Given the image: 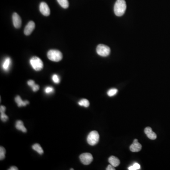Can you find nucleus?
<instances>
[{
    "instance_id": "f257e3e1",
    "label": "nucleus",
    "mask_w": 170,
    "mask_h": 170,
    "mask_svg": "<svg viewBox=\"0 0 170 170\" xmlns=\"http://www.w3.org/2000/svg\"><path fill=\"white\" fill-rule=\"evenodd\" d=\"M126 8L125 0H117L114 6V12L117 16L121 17L124 14Z\"/></svg>"
},
{
    "instance_id": "f03ea898",
    "label": "nucleus",
    "mask_w": 170,
    "mask_h": 170,
    "mask_svg": "<svg viewBox=\"0 0 170 170\" xmlns=\"http://www.w3.org/2000/svg\"><path fill=\"white\" fill-rule=\"evenodd\" d=\"M47 57L49 60L53 61L58 62L62 60V53L57 50H50L47 53Z\"/></svg>"
},
{
    "instance_id": "7ed1b4c3",
    "label": "nucleus",
    "mask_w": 170,
    "mask_h": 170,
    "mask_svg": "<svg viewBox=\"0 0 170 170\" xmlns=\"http://www.w3.org/2000/svg\"><path fill=\"white\" fill-rule=\"evenodd\" d=\"M30 64L34 70L36 71H40L43 68L44 64L42 60L39 58L34 56L31 58Z\"/></svg>"
},
{
    "instance_id": "20e7f679",
    "label": "nucleus",
    "mask_w": 170,
    "mask_h": 170,
    "mask_svg": "<svg viewBox=\"0 0 170 170\" xmlns=\"http://www.w3.org/2000/svg\"><path fill=\"white\" fill-rule=\"evenodd\" d=\"M99 140V135L98 132L94 131L89 134L87 137V141L91 146H95L98 143Z\"/></svg>"
},
{
    "instance_id": "39448f33",
    "label": "nucleus",
    "mask_w": 170,
    "mask_h": 170,
    "mask_svg": "<svg viewBox=\"0 0 170 170\" xmlns=\"http://www.w3.org/2000/svg\"><path fill=\"white\" fill-rule=\"evenodd\" d=\"M110 48L108 46L104 44H99L96 48V52L97 54L103 57H106L110 53Z\"/></svg>"
},
{
    "instance_id": "423d86ee",
    "label": "nucleus",
    "mask_w": 170,
    "mask_h": 170,
    "mask_svg": "<svg viewBox=\"0 0 170 170\" xmlns=\"http://www.w3.org/2000/svg\"><path fill=\"white\" fill-rule=\"evenodd\" d=\"M80 161L83 164L85 165H89L93 160V157L91 154L89 153H83L79 156Z\"/></svg>"
},
{
    "instance_id": "0eeeda50",
    "label": "nucleus",
    "mask_w": 170,
    "mask_h": 170,
    "mask_svg": "<svg viewBox=\"0 0 170 170\" xmlns=\"http://www.w3.org/2000/svg\"><path fill=\"white\" fill-rule=\"evenodd\" d=\"M12 21L13 25L16 29H19L21 26V19L18 14L14 12L12 15Z\"/></svg>"
},
{
    "instance_id": "6e6552de",
    "label": "nucleus",
    "mask_w": 170,
    "mask_h": 170,
    "mask_svg": "<svg viewBox=\"0 0 170 170\" xmlns=\"http://www.w3.org/2000/svg\"><path fill=\"white\" fill-rule=\"evenodd\" d=\"M40 11L45 16H48L50 14V10L47 4L44 2H42L39 6Z\"/></svg>"
},
{
    "instance_id": "1a4fd4ad",
    "label": "nucleus",
    "mask_w": 170,
    "mask_h": 170,
    "mask_svg": "<svg viewBox=\"0 0 170 170\" xmlns=\"http://www.w3.org/2000/svg\"><path fill=\"white\" fill-rule=\"evenodd\" d=\"M35 28V23L32 21L29 22L24 29V33L26 36L30 35Z\"/></svg>"
},
{
    "instance_id": "9d476101",
    "label": "nucleus",
    "mask_w": 170,
    "mask_h": 170,
    "mask_svg": "<svg viewBox=\"0 0 170 170\" xmlns=\"http://www.w3.org/2000/svg\"><path fill=\"white\" fill-rule=\"evenodd\" d=\"M130 150L133 152H138L140 151L142 149V146L139 142L137 139H134V141L132 145H131L130 147Z\"/></svg>"
},
{
    "instance_id": "9b49d317",
    "label": "nucleus",
    "mask_w": 170,
    "mask_h": 170,
    "mask_svg": "<svg viewBox=\"0 0 170 170\" xmlns=\"http://www.w3.org/2000/svg\"><path fill=\"white\" fill-rule=\"evenodd\" d=\"M145 134H146L147 137L149 139H152V140H154L156 139L157 136L156 134L153 131L152 129L150 127H146L145 129Z\"/></svg>"
},
{
    "instance_id": "f8f14e48",
    "label": "nucleus",
    "mask_w": 170,
    "mask_h": 170,
    "mask_svg": "<svg viewBox=\"0 0 170 170\" xmlns=\"http://www.w3.org/2000/svg\"><path fill=\"white\" fill-rule=\"evenodd\" d=\"M16 103L18 104L19 107L22 106H25L27 104H29V102L28 100L23 101L19 96H18L15 98Z\"/></svg>"
},
{
    "instance_id": "ddd939ff",
    "label": "nucleus",
    "mask_w": 170,
    "mask_h": 170,
    "mask_svg": "<svg viewBox=\"0 0 170 170\" xmlns=\"http://www.w3.org/2000/svg\"><path fill=\"white\" fill-rule=\"evenodd\" d=\"M108 161L111 165L115 167H117L120 164V160L114 156H111V157H109Z\"/></svg>"
},
{
    "instance_id": "4468645a",
    "label": "nucleus",
    "mask_w": 170,
    "mask_h": 170,
    "mask_svg": "<svg viewBox=\"0 0 170 170\" xmlns=\"http://www.w3.org/2000/svg\"><path fill=\"white\" fill-rule=\"evenodd\" d=\"M16 128L17 129H18L19 131H21L24 133H26V129L25 126H24V124L23 122L21 121H18L16 122Z\"/></svg>"
},
{
    "instance_id": "2eb2a0df",
    "label": "nucleus",
    "mask_w": 170,
    "mask_h": 170,
    "mask_svg": "<svg viewBox=\"0 0 170 170\" xmlns=\"http://www.w3.org/2000/svg\"><path fill=\"white\" fill-rule=\"evenodd\" d=\"M11 64V60L10 57L6 58L3 64V68L4 71H8L10 69Z\"/></svg>"
},
{
    "instance_id": "dca6fc26",
    "label": "nucleus",
    "mask_w": 170,
    "mask_h": 170,
    "mask_svg": "<svg viewBox=\"0 0 170 170\" xmlns=\"http://www.w3.org/2000/svg\"><path fill=\"white\" fill-rule=\"evenodd\" d=\"M32 149L35 151H36L40 155H42L44 153V151L40 145L39 144H35L32 146Z\"/></svg>"
},
{
    "instance_id": "f3484780",
    "label": "nucleus",
    "mask_w": 170,
    "mask_h": 170,
    "mask_svg": "<svg viewBox=\"0 0 170 170\" xmlns=\"http://www.w3.org/2000/svg\"><path fill=\"white\" fill-rule=\"evenodd\" d=\"M57 1L61 7L64 9H67L68 8L69 4L68 0H57Z\"/></svg>"
},
{
    "instance_id": "a211bd4d",
    "label": "nucleus",
    "mask_w": 170,
    "mask_h": 170,
    "mask_svg": "<svg viewBox=\"0 0 170 170\" xmlns=\"http://www.w3.org/2000/svg\"><path fill=\"white\" fill-rule=\"evenodd\" d=\"M78 104L80 106L85 107H88L89 106V102L88 100L86 99H83L80 100L79 102H78Z\"/></svg>"
},
{
    "instance_id": "6ab92c4d",
    "label": "nucleus",
    "mask_w": 170,
    "mask_h": 170,
    "mask_svg": "<svg viewBox=\"0 0 170 170\" xmlns=\"http://www.w3.org/2000/svg\"><path fill=\"white\" fill-rule=\"evenodd\" d=\"M6 150L5 149L3 146L0 147V160H3L5 157Z\"/></svg>"
},
{
    "instance_id": "aec40b11",
    "label": "nucleus",
    "mask_w": 170,
    "mask_h": 170,
    "mask_svg": "<svg viewBox=\"0 0 170 170\" xmlns=\"http://www.w3.org/2000/svg\"><path fill=\"white\" fill-rule=\"evenodd\" d=\"M118 92V90L116 89H111L107 92V95L109 96H115L117 93Z\"/></svg>"
},
{
    "instance_id": "412c9836",
    "label": "nucleus",
    "mask_w": 170,
    "mask_h": 170,
    "mask_svg": "<svg viewBox=\"0 0 170 170\" xmlns=\"http://www.w3.org/2000/svg\"><path fill=\"white\" fill-rule=\"evenodd\" d=\"M140 169V166L138 163H134L133 165L129 167L128 169L129 170H138Z\"/></svg>"
},
{
    "instance_id": "4be33fe9",
    "label": "nucleus",
    "mask_w": 170,
    "mask_h": 170,
    "mask_svg": "<svg viewBox=\"0 0 170 170\" xmlns=\"http://www.w3.org/2000/svg\"><path fill=\"white\" fill-rule=\"evenodd\" d=\"M8 117L5 114V112H1V119L2 121L5 122L8 120Z\"/></svg>"
},
{
    "instance_id": "5701e85b",
    "label": "nucleus",
    "mask_w": 170,
    "mask_h": 170,
    "mask_svg": "<svg viewBox=\"0 0 170 170\" xmlns=\"http://www.w3.org/2000/svg\"><path fill=\"white\" fill-rule=\"evenodd\" d=\"M52 79H53V81L56 84H59L60 83V78L57 74L53 75L52 76Z\"/></svg>"
},
{
    "instance_id": "b1692460",
    "label": "nucleus",
    "mask_w": 170,
    "mask_h": 170,
    "mask_svg": "<svg viewBox=\"0 0 170 170\" xmlns=\"http://www.w3.org/2000/svg\"><path fill=\"white\" fill-rule=\"evenodd\" d=\"M44 91L46 94H51L54 92V89L51 86H47L44 89Z\"/></svg>"
},
{
    "instance_id": "393cba45",
    "label": "nucleus",
    "mask_w": 170,
    "mask_h": 170,
    "mask_svg": "<svg viewBox=\"0 0 170 170\" xmlns=\"http://www.w3.org/2000/svg\"><path fill=\"white\" fill-rule=\"evenodd\" d=\"M31 88L32 89L33 91L34 92H36V91L39 90V85H37V84H35L32 87H31Z\"/></svg>"
},
{
    "instance_id": "a878e982",
    "label": "nucleus",
    "mask_w": 170,
    "mask_h": 170,
    "mask_svg": "<svg viewBox=\"0 0 170 170\" xmlns=\"http://www.w3.org/2000/svg\"><path fill=\"white\" fill-rule=\"evenodd\" d=\"M28 84L29 86L32 87L34 85H35V81L33 80H29L28 81Z\"/></svg>"
},
{
    "instance_id": "bb28decb",
    "label": "nucleus",
    "mask_w": 170,
    "mask_h": 170,
    "mask_svg": "<svg viewBox=\"0 0 170 170\" xmlns=\"http://www.w3.org/2000/svg\"><path fill=\"white\" fill-rule=\"evenodd\" d=\"M115 167H114L113 165H111V164H110V165H108V167H107L106 170H115V169L114 168Z\"/></svg>"
},
{
    "instance_id": "cd10ccee",
    "label": "nucleus",
    "mask_w": 170,
    "mask_h": 170,
    "mask_svg": "<svg viewBox=\"0 0 170 170\" xmlns=\"http://www.w3.org/2000/svg\"><path fill=\"white\" fill-rule=\"evenodd\" d=\"M9 170H18V168L17 167L12 166L10 168V169H9Z\"/></svg>"
}]
</instances>
